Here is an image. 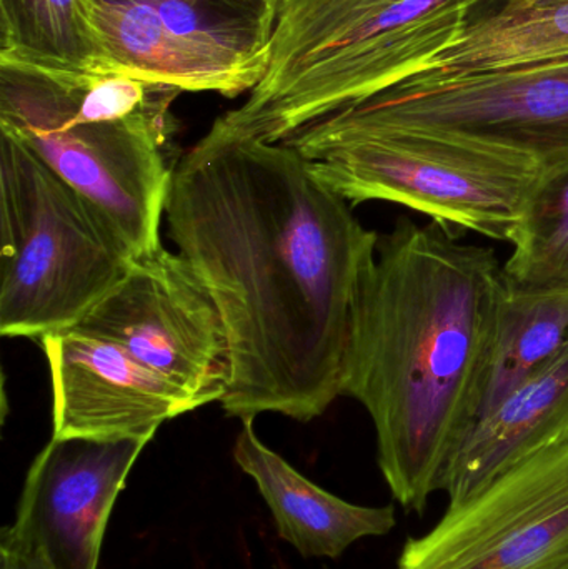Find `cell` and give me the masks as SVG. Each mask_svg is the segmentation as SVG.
<instances>
[{"label": "cell", "mask_w": 568, "mask_h": 569, "mask_svg": "<svg viewBox=\"0 0 568 569\" xmlns=\"http://www.w3.org/2000/svg\"><path fill=\"white\" fill-rule=\"evenodd\" d=\"M276 0H93L117 72L180 92L249 93L269 62Z\"/></svg>", "instance_id": "obj_8"}, {"label": "cell", "mask_w": 568, "mask_h": 569, "mask_svg": "<svg viewBox=\"0 0 568 569\" xmlns=\"http://www.w3.org/2000/svg\"><path fill=\"white\" fill-rule=\"evenodd\" d=\"M568 57V0H502L416 77L457 76ZM413 79V77H410Z\"/></svg>", "instance_id": "obj_15"}, {"label": "cell", "mask_w": 568, "mask_h": 569, "mask_svg": "<svg viewBox=\"0 0 568 569\" xmlns=\"http://www.w3.org/2000/svg\"><path fill=\"white\" fill-rule=\"evenodd\" d=\"M0 132L89 200L133 259L162 249L173 170L163 152L170 116H86L73 102L69 73L0 63Z\"/></svg>", "instance_id": "obj_5"}, {"label": "cell", "mask_w": 568, "mask_h": 569, "mask_svg": "<svg viewBox=\"0 0 568 569\" xmlns=\"http://www.w3.org/2000/svg\"><path fill=\"white\" fill-rule=\"evenodd\" d=\"M480 0H280L269 62L213 129L267 143L416 77L456 42Z\"/></svg>", "instance_id": "obj_3"}, {"label": "cell", "mask_w": 568, "mask_h": 569, "mask_svg": "<svg viewBox=\"0 0 568 569\" xmlns=\"http://www.w3.org/2000/svg\"><path fill=\"white\" fill-rule=\"evenodd\" d=\"M504 263L512 290H568V166L544 173Z\"/></svg>", "instance_id": "obj_18"}, {"label": "cell", "mask_w": 568, "mask_h": 569, "mask_svg": "<svg viewBox=\"0 0 568 569\" xmlns=\"http://www.w3.org/2000/svg\"><path fill=\"white\" fill-rule=\"evenodd\" d=\"M567 341L568 290L519 291L506 284L476 423L549 363Z\"/></svg>", "instance_id": "obj_17"}, {"label": "cell", "mask_w": 568, "mask_h": 569, "mask_svg": "<svg viewBox=\"0 0 568 569\" xmlns=\"http://www.w3.org/2000/svg\"><path fill=\"white\" fill-rule=\"evenodd\" d=\"M506 291L487 247L402 219L379 240L353 323L342 395L372 418L393 498L422 513L476 423Z\"/></svg>", "instance_id": "obj_2"}, {"label": "cell", "mask_w": 568, "mask_h": 569, "mask_svg": "<svg viewBox=\"0 0 568 569\" xmlns=\"http://www.w3.org/2000/svg\"><path fill=\"white\" fill-rule=\"evenodd\" d=\"M149 438H50L27 471L13 540L52 569H97L110 511Z\"/></svg>", "instance_id": "obj_11"}, {"label": "cell", "mask_w": 568, "mask_h": 569, "mask_svg": "<svg viewBox=\"0 0 568 569\" xmlns=\"http://www.w3.org/2000/svg\"><path fill=\"white\" fill-rule=\"evenodd\" d=\"M0 569H52L43 558L42 551L29 545L13 540L2 531L0 540Z\"/></svg>", "instance_id": "obj_19"}, {"label": "cell", "mask_w": 568, "mask_h": 569, "mask_svg": "<svg viewBox=\"0 0 568 569\" xmlns=\"http://www.w3.org/2000/svg\"><path fill=\"white\" fill-rule=\"evenodd\" d=\"M397 569H568V441L449 505Z\"/></svg>", "instance_id": "obj_10"}, {"label": "cell", "mask_w": 568, "mask_h": 569, "mask_svg": "<svg viewBox=\"0 0 568 569\" xmlns=\"http://www.w3.org/2000/svg\"><path fill=\"white\" fill-rule=\"evenodd\" d=\"M52 387V437L149 438L196 410L176 387L109 338L79 327L40 338Z\"/></svg>", "instance_id": "obj_12"}, {"label": "cell", "mask_w": 568, "mask_h": 569, "mask_svg": "<svg viewBox=\"0 0 568 569\" xmlns=\"http://www.w3.org/2000/svg\"><path fill=\"white\" fill-rule=\"evenodd\" d=\"M76 327L120 345L196 408L226 393V323L209 287L180 253L162 247L133 260Z\"/></svg>", "instance_id": "obj_9"}, {"label": "cell", "mask_w": 568, "mask_h": 569, "mask_svg": "<svg viewBox=\"0 0 568 569\" xmlns=\"http://www.w3.org/2000/svg\"><path fill=\"white\" fill-rule=\"evenodd\" d=\"M0 333L76 327L129 270L112 227L29 147L0 132Z\"/></svg>", "instance_id": "obj_4"}, {"label": "cell", "mask_w": 568, "mask_h": 569, "mask_svg": "<svg viewBox=\"0 0 568 569\" xmlns=\"http://www.w3.org/2000/svg\"><path fill=\"white\" fill-rule=\"evenodd\" d=\"M299 153L320 182L352 206L392 202L447 232L504 242L512 240L544 176L522 157L419 130H359Z\"/></svg>", "instance_id": "obj_6"}, {"label": "cell", "mask_w": 568, "mask_h": 569, "mask_svg": "<svg viewBox=\"0 0 568 569\" xmlns=\"http://www.w3.org/2000/svg\"><path fill=\"white\" fill-rule=\"evenodd\" d=\"M166 220L226 323L223 411L322 417L380 237L292 147L213 127L173 166Z\"/></svg>", "instance_id": "obj_1"}, {"label": "cell", "mask_w": 568, "mask_h": 569, "mask_svg": "<svg viewBox=\"0 0 568 569\" xmlns=\"http://www.w3.org/2000/svg\"><path fill=\"white\" fill-rule=\"evenodd\" d=\"M568 441V341L492 411L480 418L439 481L459 505L527 458Z\"/></svg>", "instance_id": "obj_13"}, {"label": "cell", "mask_w": 568, "mask_h": 569, "mask_svg": "<svg viewBox=\"0 0 568 569\" xmlns=\"http://www.w3.org/2000/svg\"><path fill=\"white\" fill-rule=\"evenodd\" d=\"M276 2H280V0H276Z\"/></svg>", "instance_id": "obj_20"}, {"label": "cell", "mask_w": 568, "mask_h": 569, "mask_svg": "<svg viewBox=\"0 0 568 569\" xmlns=\"http://www.w3.org/2000/svg\"><path fill=\"white\" fill-rule=\"evenodd\" d=\"M0 63L69 76L119 73L93 0H0Z\"/></svg>", "instance_id": "obj_16"}, {"label": "cell", "mask_w": 568, "mask_h": 569, "mask_svg": "<svg viewBox=\"0 0 568 569\" xmlns=\"http://www.w3.org/2000/svg\"><path fill=\"white\" fill-rule=\"evenodd\" d=\"M233 458L256 481L279 537L303 558L336 560L356 541L383 537L396 528L393 507L349 503L317 487L259 440L253 420L242 421Z\"/></svg>", "instance_id": "obj_14"}, {"label": "cell", "mask_w": 568, "mask_h": 569, "mask_svg": "<svg viewBox=\"0 0 568 569\" xmlns=\"http://www.w3.org/2000/svg\"><path fill=\"white\" fill-rule=\"evenodd\" d=\"M452 137L522 157L544 173L568 166V57L457 76L413 77L286 140L293 149L359 130Z\"/></svg>", "instance_id": "obj_7"}]
</instances>
